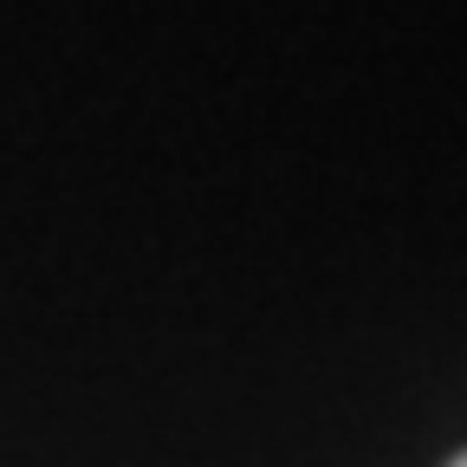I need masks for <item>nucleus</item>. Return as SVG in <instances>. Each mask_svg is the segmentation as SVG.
<instances>
[{
	"label": "nucleus",
	"mask_w": 467,
	"mask_h": 467,
	"mask_svg": "<svg viewBox=\"0 0 467 467\" xmlns=\"http://www.w3.org/2000/svg\"><path fill=\"white\" fill-rule=\"evenodd\" d=\"M448 467H467V454H461V461H448Z\"/></svg>",
	"instance_id": "nucleus-1"
}]
</instances>
